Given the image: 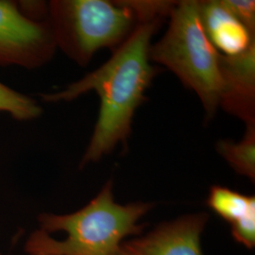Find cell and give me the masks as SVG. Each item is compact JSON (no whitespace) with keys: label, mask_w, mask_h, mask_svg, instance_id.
Returning <instances> with one entry per match:
<instances>
[{"label":"cell","mask_w":255,"mask_h":255,"mask_svg":"<svg viewBox=\"0 0 255 255\" xmlns=\"http://www.w3.org/2000/svg\"><path fill=\"white\" fill-rule=\"evenodd\" d=\"M46 21L57 48L81 66L102 48H119L145 22L131 1L108 0L50 1Z\"/></svg>","instance_id":"obj_4"},{"label":"cell","mask_w":255,"mask_h":255,"mask_svg":"<svg viewBox=\"0 0 255 255\" xmlns=\"http://www.w3.org/2000/svg\"><path fill=\"white\" fill-rule=\"evenodd\" d=\"M56 49L46 20L32 18L16 2L0 0V65L34 69L48 63Z\"/></svg>","instance_id":"obj_5"},{"label":"cell","mask_w":255,"mask_h":255,"mask_svg":"<svg viewBox=\"0 0 255 255\" xmlns=\"http://www.w3.org/2000/svg\"><path fill=\"white\" fill-rule=\"evenodd\" d=\"M208 219L200 213L163 223L144 237L122 242L119 255H202L201 235Z\"/></svg>","instance_id":"obj_6"},{"label":"cell","mask_w":255,"mask_h":255,"mask_svg":"<svg viewBox=\"0 0 255 255\" xmlns=\"http://www.w3.org/2000/svg\"><path fill=\"white\" fill-rule=\"evenodd\" d=\"M0 112L8 113L16 120L27 121L39 118L43 109L35 100L0 82Z\"/></svg>","instance_id":"obj_11"},{"label":"cell","mask_w":255,"mask_h":255,"mask_svg":"<svg viewBox=\"0 0 255 255\" xmlns=\"http://www.w3.org/2000/svg\"><path fill=\"white\" fill-rule=\"evenodd\" d=\"M153 204H119L108 181L86 206L70 215L44 214L39 217L41 231L26 244L29 255H119L123 239L142 232L139 223Z\"/></svg>","instance_id":"obj_2"},{"label":"cell","mask_w":255,"mask_h":255,"mask_svg":"<svg viewBox=\"0 0 255 255\" xmlns=\"http://www.w3.org/2000/svg\"><path fill=\"white\" fill-rule=\"evenodd\" d=\"M223 5L255 35V2L253 0H221Z\"/></svg>","instance_id":"obj_12"},{"label":"cell","mask_w":255,"mask_h":255,"mask_svg":"<svg viewBox=\"0 0 255 255\" xmlns=\"http://www.w3.org/2000/svg\"><path fill=\"white\" fill-rule=\"evenodd\" d=\"M168 16L166 31L149 47V60L165 66L195 92L205 111V119H212L219 107L221 54L204 32L199 1L176 2Z\"/></svg>","instance_id":"obj_3"},{"label":"cell","mask_w":255,"mask_h":255,"mask_svg":"<svg viewBox=\"0 0 255 255\" xmlns=\"http://www.w3.org/2000/svg\"><path fill=\"white\" fill-rule=\"evenodd\" d=\"M206 204L231 226L255 212V196H246L220 185L211 187Z\"/></svg>","instance_id":"obj_9"},{"label":"cell","mask_w":255,"mask_h":255,"mask_svg":"<svg viewBox=\"0 0 255 255\" xmlns=\"http://www.w3.org/2000/svg\"><path fill=\"white\" fill-rule=\"evenodd\" d=\"M0 255H1V254H0Z\"/></svg>","instance_id":"obj_14"},{"label":"cell","mask_w":255,"mask_h":255,"mask_svg":"<svg viewBox=\"0 0 255 255\" xmlns=\"http://www.w3.org/2000/svg\"><path fill=\"white\" fill-rule=\"evenodd\" d=\"M199 12L206 36L222 55L240 54L255 43V34L232 14L221 0L199 1Z\"/></svg>","instance_id":"obj_8"},{"label":"cell","mask_w":255,"mask_h":255,"mask_svg":"<svg viewBox=\"0 0 255 255\" xmlns=\"http://www.w3.org/2000/svg\"><path fill=\"white\" fill-rule=\"evenodd\" d=\"M163 19L140 23L105 64L80 81L62 91L40 95L48 103L74 101L90 91L99 96L100 113L82 166L100 161L119 145L127 146L135 111L146 101V90L159 71L148 53Z\"/></svg>","instance_id":"obj_1"},{"label":"cell","mask_w":255,"mask_h":255,"mask_svg":"<svg viewBox=\"0 0 255 255\" xmlns=\"http://www.w3.org/2000/svg\"><path fill=\"white\" fill-rule=\"evenodd\" d=\"M220 75L219 107L255 125V43L240 54L220 55Z\"/></svg>","instance_id":"obj_7"},{"label":"cell","mask_w":255,"mask_h":255,"mask_svg":"<svg viewBox=\"0 0 255 255\" xmlns=\"http://www.w3.org/2000/svg\"><path fill=\"white\" fill-rule=\"evenodd\" d=\"M216 149L237 173L255 179V125L246 126L245 134L239 142L219 140Z\"/></svg>","instance_id":"obj_10"},{"label":"cell","mask_w":255,"mask_h":255,"mask_svg":"<svg viewBox=\"0 0 255 255\" xmlns=\"http://www.w3.org/2000/svg\"><path fill=\"white\" fill-rule=\"evenodd\" d=\"M232 235L238 243L248 249H254L255 246V212L232 225Z\"/></svg>","instance_id":"obj_13"}]
</instances>
